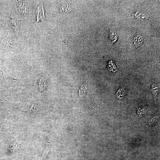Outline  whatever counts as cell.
<instances>
[{
    "label": "cell",
    "mask_w": 160,
    "mask_h": 160,
    "mask_svg": "<svg viewBox=\"0 0 160 160\" xmlns=\"http://www.w3.org/2000/svg\"><path fill=\"white\" fill-rule=\"evenodd\" d=\"M46 85L47 82L46 80L43 78H41L39 80L38 82V87L40 92L44 93Z\"/></svg>",
    "instance_id": "obj_1"
},
{
    "label": "cell",
    "mask_w": 160,
    "mask_h": 160,
    "mask_svg": "<svg viewBox=\"0 0 160 160\" xmlns=\"http://www.w3.org/2000/svg\"><path fill=\"white\" fill-rule=\"evenodd\" d=\"M108 68L110 71H112L115 73L117 71V69L114 61H110L108 63Z\"/></svg>",
    "instance_id": "obj_4"
},
{
    "label": "cell",
    "mask_w": 160,
    "mask_h": 160,
    "mask_svg": "<svg viewBox=\"0 0 160 160\" xmlns=\"http://www.w3.org/2000/svg\"><path fill=\"white\" fill-rule=\"evenodd\" d=\"M110 39L112 42L114 43L117 40V34L113 31H111L110 32Z\"/></svg>",
    "instance_id": "obj_6"
},
{
    "label": "cell",
    "mask_w": 160,
    "mask_h": 160,
    "mask_svg": "<svg viewBox=\"0 0 160 160\" xmlns=\"http://www.w3.org/2000/svg\"><path fill=\"white\" fill-rule=\"evenodd\" d=\"M117 92L116 93L117 98L119 99H123L124 97L125 93L124 88L123 87L120 88Z\"/></svg>",
    "instance_id": "obj_3"
},
{
    "label": "cell",
    "mask_w": 160,
    "mask_h": 160,
    "mask_svg": "<svg viewBox=\"0 0 160 160\" xmlns=\"http://www.w3.org/2000/svg\"><path fill=\"white\" fill-rule=\"evenodd\" d=\"M87 89V86L85 84H83L81 87L79 91V95L80 97H82L86 94Z\"/></svg>",
    "instance_id": "obj_5"
},
{
    "label": "cell",
    "mask_w": 160,
    "mask_h": 160,
    "mask_svg": "<svg viewBox=\"0 0 160 160\" xmlns=\"http://www.w3.org/2000/svg\"><path fill=\"white\" fill-rule=\"evenodd\" d=\"M62 160H63V159H62Z\"/></svg>",
    "instance_id": "obj_7"
},
{
    "label": "cell",
    "mask_w": 160,
    "mask_h": 160,
    "mask_svg": "<svg viewBox=\"0 0 160 160\" xmlns=\"http://www.w3.org/2000/svg\"><path fill=\"white\" fill-rule=\"evenodd\" d=\"M133 41L135 46L138 47L142 45L143 42V39L140 36L137 35L135 37Z\"/></svg>",
    "instance_id": "obj_2"
}]
</instances>
